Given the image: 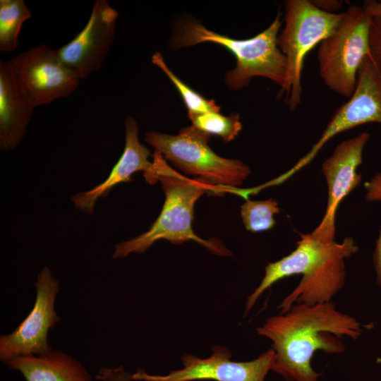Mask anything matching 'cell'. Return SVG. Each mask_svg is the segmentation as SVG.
Returning <instances> with one entry per match:
<instances>
[{"instance_id": "8992f818", "label": "cell", "mask_w": 381, "mask_h": 381, "mask_svg": "<svg viewBox=\"0 0 381 381\" xmlns=\"http://www.w3.org/2000/svg\"><path fill=\"white\" fill-rule=\"evenodd\" d=\"M372 19L362 7L351 6L334 31L319 44L320 77L330 90L339 95L350 97L354 92L358 69L370 54Z\"/></svg>"}, {"instance_id": "3957f363", "label": "cell", "mask_w": 381, "mask_h": 381, "mask_svg": "<svg viewBox=\"0 0 381 381\" xmlns=\"http://www.w3.org/2000/svg\"><path fill=\"white\" fill-rule=\"evenodd\" d=\"M282 23L278 14L270 26L257 35L236 40L211 31L195 20H182L176 25L170 44L180 49L210 42L229 50L236 59L234 68L226 73L225 82L230 89L243 88L255 77L266 78L281 87L286 66V58L277 46Z\"/></svg>"}, {"instance_id": "4fadbf2b", "label": "cell", "mask_w": 381, "mask_h": 381, "mask_svg": "<svg viewBox=\"0 0 381 381\" xmlns=\"http://www.w3.org/2000/svg\"><path fill=\"white\" fill-rule=\"evenodd\" d=\"M358 250L352 237L334 242L326 255L308 272L279 305L280 313L296 303L315 305L332 301L346 282L345 260Z\"/></svg>"}, {"instance_id": "4316f807", "label": "cell", "mask_w": 381, "mask_h": 381, "mask_svg": "<svg viewBox=\"0 0 381 381\" xmlns=\"http://www.w3.org/2000/svg\"><path fill=\"white\" fill-rule=\"evenodd\" d=\"M378 362H381V359L378 358L377 359Z\"/></svg>"}, {"instance_id": "603a6c76", "label": "cell", "mask_w": 381, "mask_h": 381, "mask_svg": "<svg viewBox=\"0 0 381 381\" xmlns=\"http://www.w3.org/2000/svg\"><path fill=\"white\" fill-rule=\"evenodd\" d=\"M365 199L368 202H381V172L364 184Z\"/></svg>"}, {"instance_id": "484cf974", "label": "cell", "mask_w": 381, "mask_h": 381, "mask_svg": "<svg viewBox=\"0 0 381 381\" xmlns=\"http://www.w3.org/2000/svg\"><path fill=\"white\" fill-rule=\"evenodd\" d=\"M362 8L370 17L381 18V2L365 0L363 3Z\"/></svg>"}, {"instance_id": "9c48e42d", "label": "cell", "mask_w": 381, "mask_h": 381, "mask_svg": "<svg viewBox=\"0 0 381 381\" xmlns=\"http://www.w3.org/2000/svg\"><path fill=\"white\" fill-rule=\"evenodd\" d=\"M35 287L36 298L31 311L13 332L0 337V359L3 362L52 351L47 336L49 329L60 321L54 308L59 282L48 267H44L37 274Z\"/></svg>"}, {"instance_id": "d4e9b609", "label": "cell", "mask_w": 381, "mask_h": 381, "mask_svg": "<svg viewBox=\"0 0 381 381\" xmlns=\"http://www.w3.org/2000/svg\"><path fill=\"white\" fill-rule=\"evenodd\" d=\"M318 8L327 13L338 10L342 7L343 1L337 0H314L310 1Z\"/></svg>"}, {"instance_id": "cb8c5ba5", "label": "cell", "mask_w": 381, "mask_h": 381, "mask_svg": "<svg viewBox=\"0 0 381 381\" xmlns=\"http://www.w3.org/2000/svg\"><path fill=\"white\" fill-rule=\"evenodd\" d=\"M373 261L376 274V281L381 289V227L380 228L378 236L375 241Z\"/></svg>"}, {"instance_id": "9a60e30c", "label": "cell", "mask_w": 381, "mask_h": 381, "mask_svg": "<svg viewBox=\"0 0 381 381\" xmlns=\"http://www.w3.org/2000/svg\"><path fill=\"white\" fill-rule=\"evenodd\" d=\"M32 104L6 61H0V147L9 151L23 140L30 122Z\"/></svg>"}, {"instance_id": "5bb4252c", "label": "cell", "mask_w": 381, "mask_h": 381, "mask_svg": "<svg viewBox=\"0 0 381 381\" xmlns=\"http://www.w3.org/2000/svg\"><path fill=\"white\" fill-rule=\"evenodd\" d=\"M124 124V149L109 176L93 188L71 197V200L78 210L92 214L99 198L105 197L115 186L131 181V175L137 171H143L148 183H157L154 164L149 160L152 154L139 141V128L136 120L131 116H126Z\"/></svg>"}, {"instance_id": "277c9868", "label": "cell", "mask_w": 381, "mask_h": 381, "mask_svg": "<svg viewBox=\"0 0 381 381\" xmlns=\"http://www.w3.org/2000/svg\"><path fill=\"white\" fill-rule=\"evenodd\" d=\"M343 16L344 12L322 11L308 0L286 1L285 24L277 37V46L286 58V75L278 95H284L291 111L301 101V72L306 56L334 31Z\"/></svg>"}, {"instance_id": "2e32d148", "label": "cell", "mask_w": 381, "mask_h": 381, "mask_svg": "<svg viewBox=\"0 0 381 381\" xmlns=\"http://www.w3.org/2000/svg\"><path fill=\"white\" fill-rule=\"evenodd\" d=\"M334 242H322L311 233L301 234V239L297 241L296 247L291 253L265 266L261 282L247 298L245 315L250 310L262 293L274 283L285 277L303 275L308 272L326 255Z\"/></svg>"}, {"instance_id": "ac0fdd59", "label": "cell", "mask_w": 381, "mask_h": 381, "mask_svg": "<svg viewBox=\"0 0 381 381\" xmlns=\"http://www.w3.org/2000/svg\"><path fill=\"white\" fill-rule=\"evenodd\" d=\"M31 17L23 0H0V51L16 49L22 26Z\"/></svg>"}, {"instance_id": "44dd1931", "label": "cell", "mask_w": 381, "mask_h": 381, "mask_svg": "<svg viewBox=\"0 0 381 381\" xmlns=\"http://www.w3.org/2000/svg\"><path fill=\"white\" fill-rule=\"evenodd\" d=\"M152 63L161 69L179 92L188 109V115L210 111H219V107L212 99H207L179 79L169 68L159 52L152 56Z\"/></svg>"}, {"instance_id": "30bf717a", "label": "cell", "mask_w": 381, "mask_h": 381, "mask_svg": "<svg viewBox=\"0 0 381 381\" xmlns=\"http://www.w3.org/2000/svg\"><path fill=\"white\" fill-rule=\"evenodd\" d=\"M225 347L214 346L207 358L192 354L182 356L183 367L166 375H149L139 369L131 379L143 381H264L274 362V351L271 348L257 358L249 361H234Z\"/></svg>"}, {"instance_id": "ffe728a7", "label": "cell", "mask_w": 381, "mask_h": 381, "mask_svg": "<svg viewBox=\"0 0 381 381\" xmlns=\"http://www.w3.org/2000/svg\"><path fill=\"white\" fill-rule=\"evenodd\" d=\"M280 212L277 201L273 198L265 200H250L241 206V217L246 230L262 232L274 227L276 221L274 216Z\"/></svg>"}, {"instance_id": "7a4b0ae2", "label": "cell", "mask_w": 381, "mask_h": 381, "mask_svg": "<svg viewBox=\"0 0 381 381\" xmlns=\"http://www.w3.org/2000/svg\"><path fill=\"white\" fill-rule=\"evenodd\" d=\"M156 181L162 183L165 200L162 211L145 232L115 246L113 258H122L131 253H143L161 239L180 245L188 241H195L211 252L229 255L230 251L217 241H207L198 236L192 228L194 206L207 192L218 193V187L208 181L196 177H186L167 163L157 151L152 155Z\"/></svg>"}, {"instance_id": "5b68a950", "label": "cell", "mask_w": 381, "mask_h": 381, "mask_svg": "<svg viewBox=\"0 0 381 381\" xmlns=\"http://www.w3.org/2000/svg\"><path fill=\"white\" fill-rule=\"evenodd\" d=\"M210 136L192 125L181 128L177 135L150 131L145 140L183 172L218 188H238L249 176L250 169L240 160L217 155L208 145Z\"/></svg>"}, {"instance_id": "d6986e66", "label": "cell", "mask_w": 381, "mask_h": 381, "mask_svg": "<svg viewBox=\"0 0 381 381\" xmlns=\"http://www.w3.org/2000/svg\"><path fill=\"white\" fill-rule=\"evenodd\" d=\"M188 116L193 126L210 135L221 137L224 143L235 139L242 129L238 114L224 116L219 111H210Z\"/></svg>"}, {"instance_id": "e0dca14e", "label": "cell", "mask_w": 381, "mask_h": 381, "mask_svg": "<svg viewBox=\"0 0 381 381\" xmlns=\"http://www.w3.org/2000/svg\"><path fill=\"white\" fill-rule=\"evenodd\" d=\"M6 365L19 370L26 381H91L83 365L59 351L34 356H17Z\"/></svg>"}, {"instance_id": "7c38bea8", "label": "cell", "mask_w": 381, "mask_h": 381, "mask_svg": "<svg viewBox=\"0 0 381 381\" xmlns=\"http://www.w3.org/2000/svg\"><path fill=\"white\" fill-rule=\"evenodd\" d=\"M118 17L107 1H95L83 29L56 49L59 58L79 80L102 68L114 39Z\"/></svg>"}, {"instance_id": "7402d4cb", "label": "cell", "mask_w": 381, "mask_h": 381, "mask_svg": "<svg viewBox=\"0 0 381 381\" xmlns=\"http://www.w3.org/2000/svg\"><path fill=\"white\" fill-rule=\"evenodd\" d=\"M370 55L381 75V18H373L369 37Z\"/></svg>"}, {"instance_id": "8fae6325", "label": "cell", "mask_w": 381, "mask_h": 381, "mask_svg": "<svg viewBox=\"0 0 381 381\" xmlns=\"http://www.w3.org/2000/svg\"><path fill=\"white\" fill-rule=\"evenodd\" d=\"M370 138L368 132L341 141L324 161L321 171L328 190L325 213L320 224L311 232L324 243L335 241V215L340 202L361 183L357 169L363 163V149Z\"/></svg>"}, {"instance_id": "ba28073f", "label": "cell", "mask_w": 381, "mask_h": 381, "mask_svg": "<svg viewBox=\"0 0 381 381\" xmlns=\"http://www.w3.org/2000/svg\"><path fill=\"white\" fill-rule=\"evenodd\" d=\"M16 78L35 107L71 95L80 80L64 64L56 49L40 44L8 61Z\"/></svg>"}, {"instance_id": "52a82bcc", "label": "cell", "mask_w": 381, "mask_h": 381, "mask_svg": "<svg viewBox=\"0 0 381 381\" xmlns=\"http://www.w3.org/2000/svg\"><path fill=\"white\" fill-rule=\"evenodd\" d=\"M368 123L381 124V75L368 54L358 71L356 85L349 99L332 115L318 141L289 170L274 179L279 185L308 164L336 135Z\"/></svg>"}, {"instance_id": "6da1fadb", "label": "cell", "mask_w": 381, "mask_h": 381, "mask_svg": "<svg viewBox=\"0 0 381 381\" xmlns=\"http://www.w3.org/2000/svg\"><path fill=\"white\" fill-rule=\"evenodd\" d=\"M363 327L330 301L294 304L286 312L269 317L256 331L272 343L274 372L287 381H318L321 373L312 368L314 353H343L345 345L341 339H357Z\"/></svg>"}]
</instances>
